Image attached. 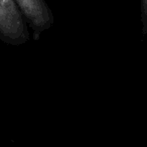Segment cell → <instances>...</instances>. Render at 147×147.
I'll return each instance as SVG.
<instances>
[{"mask_svg": "<svg viewBox=\"0 0 147 147\" xmlns=\"http://www.w3.org/2000/svg\"><path fill=\"white\" fill-rule=\"evenodd\" d=\"M0 40L10 45L29 40L28 24L15 0H0Z\"/></svg>", "mask_w": 147, "mask_h": 147, "instance_id": "cell-1", "label": "cell"}, {"mask_svg": "<svg viewBox=\"0 0 147 147\" xmlns=\"http://www.w3.org/2000/svg\"><path fill=\"white\" fill-rule=\"evenodd\" d=\"M34 34L38 37L53 24V15L44 0H15Z\"/></svg>", "mask_w": 147, "mask_h": 147, "instance_id": "cell-2", "label": "cell"}]
</instances>
